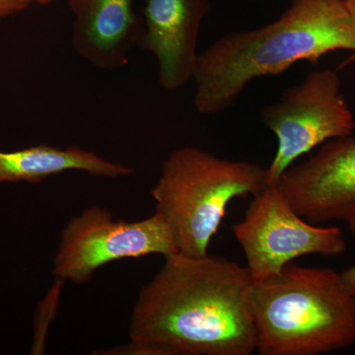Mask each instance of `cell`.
Segmentation results:
<instances>
[{
	"instance_id": "6da1fadb",
	"label": "cell",
	"mask_w": 355,
	"mask_h": 355,
	"mask_svg": "<svg viewBox=\"0 0 355 355\" xmlns=\"http://www.w3.org/2000/svg\"><path fill=\"white\" fill-rule=\"evenodd\" d=\"M253 284L247 266L221 257H165L133 306L130 343L108 354H253Z\"/></svg>"
},
{
	"instance_id": "7a4b0ae2",
	"label": "cell",
	"mask_w": 355,
	"mask_h": 355,
	"mask_svg": "<svg viewBox=\"0 0 355 355\" xmlns=\"http://www.w3.org/2000/svg\"><path fill=\"white\" fill-rule=\"evenodd\" d=\"M279 19L229 33L198 53L193 104L200 114L234 107L252 81L279 76L296 62L318 64L327 53L350 51L355 62V20L345 0H291Z\"/></svg>"
},
{
	"instance_id": "3957f363",
	"label": "cell",
	"mask_w": 355,
	"mask_h": 355,
	"mask_svg": "<svg viewBox=\"0 0 355 355\" xmlns=\"http://www.w3.org/2000/svg\"><path fill=\"white\" fill-rule=\"evenodd\" d=\"M251 310L261 355H319L355 343V299L340 273L287 263L254 282Z\"/></svg>"
},
{
	"instance_id": "277c9868",
	"label": "cell",
	"mask_w": 355,
	"mask_h": 355,
	"mask_svg": "<svg viewBox=\"0 0 355 355\" xmlns=\"http://www.w3.org/2000/svg\"><path fill=\"white\" fill-rule=\"evenodd\" d=\"M268 184L266 169L257 163L228 160L184 146L163 161L151 196L178 252L205 257L231 200L254 197Z\"/></svg>"
},
{
	"instance_id": "5b68a950",
	"label": "cell",
	"mask_w": 355,
	"mask_h": 355,
	"mask_svg": "<svg viewBox=\"0 0 355 355\" xmlns=\"http://www.w3.org/2000/svg\"><path fill=\"white\" fill-rule=\"evenodd\" d=\"M260 116L277 139V153L266 169L268 184H279L286 170L315 147L352 135L355 128L342 81L331 69L310 72L284 90L279 102L261 108Z\"/></svg>"
},
{
	"instance_id": "8992f818",
	"label": "cell",
	"mask_w": 355,
	"mask_h": 355,
	"mask_svg": "<svg viewBox=\"0 0 355 355\" xmlns=\"http://www.w3.org/2000/svg\"><path fill=\"white\" fill-rule=\"evenodd\" d=\"M232 230L254 282L277 275L301 257L340 256L347 250L342 229L316 225L299 216L279 184H268L254 195L244 220Z\"/></svg>"
},
{
	"instance_id": "52a82bcc",
	"label": "cell",
	"mask_w": 355,
	"mask_h": 355,
	"mask_svg": "<svg viewBox=\"0 0 355 355\" xmlns=\"http://www.w3.org/2000/svg\"><path fill=\"white\" fill-rule=\"evenodd\" d=\"M179 253L171 231L158 214L144 220H114L108 209L93 207L67 222L53 258L60 282L87 284L102 266L123 259Z\"/></svg>"
},
{
	"instance_id": "ba28073f",
	"label": "cell",
	"mask_w": 355,
	"mask_h": 355,
	"mask_svg": "<svg viewBox=\"0 0 355 355\" xmlns=\"http://www.w3.org/2000/svg\"><path fill=\"white\" fill-rule=\"evenodd\" d=\"M277 184L310 223L354 221V135L324 142L307 161L291 166Z\"/></svg>"
},
{
	"instance_id": "9c48e42d",
	"label": "cell",
	"mask_w": 355,
	"mask_h": 355,
	"mask_svg": "<svg viewBox=\"0 0 355 355\" xmlns=\"http://www.w3.org/2000/svg\"><path fill=\"white\" fill-rule=\"evenodd\" d=\"M210 0H147L139 48L158 64L159 84L176 91L193 79L200 27Z\"/></svg>"
},
{
	"instance_id": "30bf717a",
	"label": "cell",
	"mask_w": 355,
	"mask_h": 355,
	"mask_svg": "<svg viewBox=\"0 0 355 355\" xmlns=\"http://www.w3.org/2000/svg\"><path fill=\"white\" fill-rule=\"evenodd\" d=\"M67 6L73 16L70 41L79 57L103 70L128 64L144 33L135 0H67Z\"/></svg>"
},
{
	"instance_id": "8fae6325",
	"label": "cell",
	"mask_w": 355,
	"mask_h": 355,
	"mask_svg": "<svg viewBox=\"0 0 355 355\" xmlns=\"http://www.w3.org/2000/svg\"><path fill=\"white\" fill-rule=\"evenodd\" d=\"M67 171L116 179L130 176L135 170L79 146L62 148L39 144L16 151L0 150V184L26 182L36 184Z\"/></svg>"
},
{
	"instance_id": "7c38bea8",
	"label": "cell",
	"mask_w": 355,
	"mask_h": 355,
	"mask_svg": "<svg viewBox=\"0 0 355 355\" xmlns=\"http://www.w3.org/2000/svg\"><path fill=\"white\" fill-rule=\"evenodd\" d=\"M29 6L26 0H0V19L23 12Z\"/></svg>"
},
{
	"instance_id": "4fadbf2b",
	"label": "cell",
	"mask_w": 355,
	"mask_h": 355,
	"mask_svg": "<svg viewBox=\"0 0 355 355\" xmlns=\"http://www.w3.org/2000/svg\"><path fill=\"white\" fill-rule=\"evenodd\" d=\"M340 277L347 291L355 296V265L347 268L345 272L340 273Z\"/></svg>"
},
{
	"instance_id": "5bb4252c",
	"label": "cell",
	"mask_w": 355,
	"mask_h": 355,
	"mask_svg": "<svg viewBox=\"0 0 355 355\" xmlns=\"http://www.w3.org/2000/svg\"><path fill=\"white\" fill-rule=\"evenodd\" d=\"M26 1H27L29 4L35 3L38 4V6H46L53 3L55 0H26Z\"/></svg>"
},
{
	"instance_id": "9a60e30c",
	"label": "cell",
	"mask_w": 355,
	"mask_h": 355,
	"mask_svg": "<svg viewBox=\"0 0 355 355\" xmlns=\"http://www.w3.org/2000/svg\"><path fill=\"white\" fill-rule=\"evenodd\" d=\"M345 6L355 20V0H345Z\"/></svg>"
},
{
	"instance_id": "2e32d148",
	"label": "cell",
	"mask_w": 355,
	"mask_h": 355,
	"mask_svg": "<svg viewBox=\"0 0 355 355\" xmlns=\"http://www.w3.org/2000/svg\"><path fill=\"white\" fill-rule=\"evenodd\" d=\"M347 225H349L350 232H352V234L355 237V220L349 222V223H347Z\"/></svg>"
},
{
	"instance_id": "e0dca14e",
	"label": "cell",
	"mask_w": 355,
	"mask_h": 355,
	"mask_svg": "<svg viewBox=\"0 0 355 355\" xmlns=\"http://www.w3.org/2000/svg\"><path fill=\"white\" fill-rule=\"evenodd\" d=\"M354 299H355V296H354Z\"/></svg>"
}]
</instances>
